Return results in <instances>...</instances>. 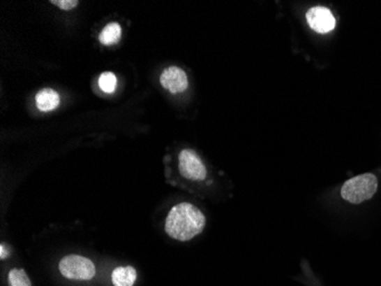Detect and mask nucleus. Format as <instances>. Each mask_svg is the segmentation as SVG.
I'll return each instance as SVG.
<instances>
[{"instance_id":"9d476101","label":"nucleus","mask_w":381,"mask_h":286,"mask_svg":"<svg viewBox=\"0 0 381 286\" xmlns=\"http://www.w3.org/2000/svg\"><path fill=\"white\" fill-rule=\"evenodd\" d=\"M117 85H118V79H117V76L114 73L107 71V73H103L100 76L98 86L104 93L111 94V93L116 91Z\"/></svg>"},{"instance_id":"423d86ee","label":"nucleus","mask_w":381,"mask_h":286,"mask_svg":"<svg viewBox=\"0 0 381 286\" xmlns=\"http://www.w3.org/2000/svg\"><path fill=\"white\" fill-rule=\"evenodd\" d=\"M160 83L163 88L170 93H181L188 87V76L184 70L179 66H169L160 77Z\"/></svg>"},{"instance_id":"1a4fd4ad","label":"nucleus","mask_w":381,"mask_h":286,"mask_svg":"<svg viewBox=\"0 0 381 286\" xmlns=\"http://www.w3.org/2000/svg\"><path fill=\"white\" fill-rule=\"evenodd\" d=\"M121 37V27L119 23L112 22L105 25V28L100 32L98 41L103 45H113L119 41Z\"/></svg>"},{"instance_id":"0eeeda50","label":"nucleus","mask_w":381,"mask_h":286,"mask_svg":"<svg viewBox=\"0 0 381 286\" xmlns=\"http://www.w3.org/2000/svg\"><path fill=\"white\" fill-rule=\"evenodd\" d=\"M36 104L43 113L54 110L60 104V95L52 88H44L36 95Z\"/></svg>"},{"instance_id":"6e6552de","label":"nucleus","mask_w":381,"mask_h":286,"mask_svg":"<svg viewBox=\"0 0 381 286\" xmlns=\"http://www.w3.org/2000/svg\"><path fill=\"white\" fill-rule=\"evenodd\" d=\"M136 278H137V273L131 266L116 268L111 276L114 286H134Z\"/></svg>"},{"instance_id":"39448f33","label":"nucleus","mask_w":381,"mask_h":286,"mask_svg":"<svg viewBox=\"0 0 381 286\" xmlns=\"http://www.w3.org/2000/svg\"><path fill=\"white\" fill-rule=\"evenodd\" d=\"M306 19L311 28L320 34L330 32L336 27V19L327 7H313L307 12Z\"/></svg>"},{"instance_id":"9b49d317","label":"nucleus","mask_w":381,"mask_h":286,"mask_svg":"<svg viewBox=\"0 0 381 286\" xmlns=\"http://www.w3.org/2000/svg\"><path fill=\"white\" fill-rule=\"evenodd\" d=\"M10 286H32L31 280L23 269H12L8 274Z\"/></svg>"},{"instance_id":"7ed1b4c3","label":"nucleus","mask_w":381,"mask_h":286,"mask_svg":"<svg viewBox=\"0 0 381 286\" xmlns=\"http://www.w3.org/2000/svg\"><path fill=\"white\" fill-rule=\"evenodd\" d=\"M59 268L61 274L69 280H91L96 274V268L93 262L82 255H66L61 260Z\"/></svg>"},{"instance_id":"ddd939ff","label":"nucleus","mask_w":381,"mask_h":286,"mask_svg":"<svg viewBox=\"0 0 381 286\" xmlns=\"http://www.w3.org/2000/svg\"><path fill=\"white\" fill-rule=\"evenodd\" d=\"M8 257V252H7L6 248H5V245L0 246V258L5 259Z\"/></svg>"},{"instance_id":"f03ea898","label":"nucleus","mask_w":381,"mask_h":286,"mask_svg":"<svg viewBox=\"0 0 381 286\" xmlns=\"http://www.w3.org/2000/svg\"><path fill=\"white\" fill-rule=\"evenodd\" d=\"M378 189V179L375 174L366 173L347 180L341 187V197L352 204L369 201Z\"/></svg>"},{"instance_id":"20e7f679","label":"nucleus","mask_w":381,"mask_h":286,"mask_svg":"<svg viewBox=\"0 0 381 286\" xmlns=\"http://www.w3.org/2000/svg\"><path fill=\"white\" fill-rule=\"evenodd\" d=\"M179 171L181 176L194 181L204 180L207 169L197 156V152L190 149H185L179 154Z\"/></svg>"},{"instance_id":"f257e3e1","label":"nucleus","mask_w":381,"mask_h":286,"mask_svg":"<svg viewBox=\"0 0 381 286\" xmlns=\"http://www.w3.org/2000/svg\"><path fill=\"white\" fill-rule=\"evenodd\" d=\"M204 226L206 217L197 206L190 203L175 205L167 215L166 233L181 242H188L197 236L202 233Z\"/></svg>"},{"instance_id":"f8f14e48","label":"nucleus","mask_w":381,"mask_h":286,"mask_svg":"<svg viewBox=\"0 0 381 286\" xmlns=\"http://www.w3.org/2000/svg\"><path fill=\"white\" fill-rule=\"evenodd\" d=\"M50 3L60 7L61 10H70L78 5V0H52Z\"/></svg>"}]
</instances>
